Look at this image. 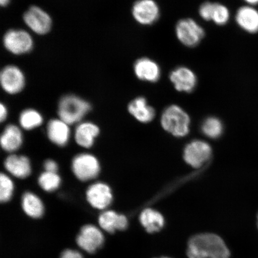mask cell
<instances>
[{"label":"cell","mask_w":258,"mask_h":258,"mask_svg":"<svg viewBox=\"0 0 258 258\" xmlns=\"http://www.w3.org/2000/svg\"><path fill=\"white\" fill-rule=\"evenodd\" d=\"M187 255L189 258H229L230 252L218 235L201 234L189 240Z\"/></svg>","instance_id":"obj_1"},{"label":"cell","mask_w":258,"mask_h":258,"mask_svg":"<svg viewBox=\"0 0 258 258\" xmlns=\"http://www.w3.org/2000/svg\"><path fill=\"white\" fill-rule=\"evenodd\" d=\"M91 109L89 102L73 95L64 96L60 100L58 114L68 124L79 122Z\"/></svg>","instance_id":"obj_2"},{"label":"cell","mask_w":258,"mask_h":258,"mask_svg":"<svg viewBox=\"0 0 258 258\" xmlns=\"http://www.w3.org/2000/svg\"><path fill=\"white\" fill-rule=\"evenodd\" d=\"M161 124L164 130L177 137L188 134L190 119L188 114L177 105H170L163 112Z\"/></svg>","instance_id":"obj_3"},{"label":"cell","mask_w":258,"mask_h":258,"mask_svg":"<svg viewBox=\"0 0 258 258\" xmlns=\"http://www.w3.org/2000/svg\"><path fill=\"white\" fill-rule=\"evenodd\" d=\"M175 33L180 43L188 47L198 46L205 35L204 29L190 18L182 19L177 22Z\"/></svg>","instance_id":"obj_4"},{"label":"cell","mask_w":258,"mask_h":258,"mask_svg":"<svg viewBox=\"0 0 258 258\" xmlns=\"http://www.w3.org/2000/svg\"><path fill=\"white\" fill-rule=\"evenodd\" d=\"M3 41L6 49L15 55L30 52L34 47V40L30 34L22 30H9Z\"/></svg>","instance_id":"obj_5"},{"label":"cell","mask_w":258,"mask_h":258,"mask_svg":"<svg viewBox=\"0 0 258 258\" xmlns=\"http://www.w3.org/2000/svg\"><path fill=\"white\" fill-rule=\"evenodd\" d=\"M72 169L77 178L82 181H88L99 175L100 164L93 155L81 154L73 159Z\"/></svg>","instance_id":"obj_6"},{"label":"cell","mask_w":258,"mask_h":258,"mask_svg":"<svg viewBox=\"0 0 258 258\" xmlns=\"http://www.w3.org/2000/svg\"><path fill=\"white\" fill-rule=\"evenodd\" d=\"M24 21L30 30L38 35H45L52 26V19L43 9L32 6L24 15Z\"/></svg>","instance_id":"obj_7"},{"label":"cell","mask_w":258,"mask_h":258,"mask_svg":"<svg viewBox=\"0 0 258 258\" xmlns=\"http://www.w3.org/2000/svg\"><path fill=\"white\" fill-rule=\"evenodd\" d=\"M25 77L22 71L15 66H6L0 74V83L4 91L11 95L17 94L24 89Z\"/></svg>","instance_id":"obj_8"},{"label":"cell","mask_w":258,"mask_h":258,"mask_svg":"<svg viewBox=\"0 0 258 258\" xmlns=\"http://www.w3.org/2000/svg\"><path fill=\"white\" fill-rule=\"evenodd\" d=\"M132 14L138 24L151 25L159 19L160 12L154 0H138L132 8Z\"/></svg>","instance_id":"obj_9"},{"label":"cell","mask_w":258,"mask_h":258,"mask_svg":"<svg viewBox=\"0 0 258 258\" xmlns=\"http://www.w3.org/2000/svg\"><path fill=\"white\" fill-rule=\"evenodd\" d=\"M78 246L89 253H93L102 246L104 237L101 230L93 225L83 226L76 239Z\"/></svg>","instance_id":"obj_10"},{"label":"cell","mask_w":258,"mask_h":258,"mask_svg":"<svg viewBox=\"0 0 258 258\" xmlns=\"http://www.w3.org/2000/svg\"><path fill=\"white\" fill-rule=\"evenodd\" d=\"M212 148L206 142L194 141L186 145L183 158L187 163L195 168H199L211 157Z\"/></svg>","instance_id":"obj_11"},{"label":"cell","mask_w":258,"mask_h":258,"mask_svg":"<svg viewBox=\"0 0 258 258\" xmlns=\"http://www.w3.org/2000/svg\"><path fill=\"white\" fill-rule=\"evenodd\" d=\"M169 79L177 91L190 93L196 88L198 77L192 71L186 67H179L170 73Z\"/></svg>","instance_id":"obj_12"},{"label":"cell","mask_w":258,"mask_h":258,"mask_svg":"<svg viewBox=\"0 0 258 258\" xmlns=\"http://www.w3.org/2000/svg\"><path fill=\"white\" fill-rule=\"evenodd\" d=\"M86 198L93 208L104 210L111 205L112 201L111 189L104 183H93L87 190Z\"/></svg>","instance_id":"obj_13"},{"label":"cell","mask_w":258,"mask_h":258,"mask_svg":"<svg viewBox=\"0 0 258 258\" xmlns=\"http://www.w3.org/2000/svg\"><path fill=\"white\" fill-rule=\"evenodd\" d=\"M135 76L143 82L155 83L160 78V68L156 62L148 57H142L135 62Z\"/></svg>","instance_id":"obj_14"},{"label":"cell","mask_w":258,"mask_h":258,"mask_svg":"<svg viewBox=\"0 0 258 258\" xmlns=\"http://www.w3.org/2000/svg\"><path fill=\"white\" fill-rule=\"evenodd\" d=\"M98 222L100 227L109 233L116 230H124L128 227V220L123 215L114 211H106L99 215Z\"/></svg>","instance_id":"obj_15"},{"label":"cell","mask_w":258,"mask_h":258,"mask_svg":"<svg viewBox=\"0 0 258 258\" xmlns=\"http://www.w3.org/2000/svg\"><path fill=\"white\" fill-rule=\"evenodd\" d=\"M69 124L60 119H54L48 122L47 135L49 140L58 146L63 147L70 140Z\"/></svg>","instance_id":"obj_16"},{"label":"cell","mask_w":258,"mask_h":258,"mask_svg":"<svg viewBox=\"0 0 258 258\" xmlns=\"http://www.w3.org/2000/svg\"><path fill=\"white\" fill-rule=\"evenodd\" d=\"M5 166L13 176L20 179L26 178L31 173L30 161L24 156L11 155L6 159Z\"/></svg>","instance_id":"obj_17"},{"label":"cell","mask_w":258,"mask_h":258,"mask_svg":"<svg viewBox=\"0 0 258 258\" xmlns=\"http://www.w3.org/2000/svg\"><path fill=\"white\" fill-rule=\"evenodd\" d=\"M235 20L239 27L249 33L258 32V12L250 6H244L238 10Z\"/></svg>","instance_id":"obj_18"},{"label":"cell","mask_w":258,"mask_h":258,"mask_svg":"<svg viewBox=\"0 0 258 258\" xmlns=\"http://www.w3.org/2000/svg\"><path fill=\"white\" fill-rule=\"evenodd\" d=\"M128 110L135 118L142 122L152 121L156 115L154 109L148 105L147 100L143 97H138L131 102Z\"/></svg>","instance_id":"obj_19"},{"label":"cell","mask_w":258,"mask_h":258,"mask_svg":"<svg viewBox=\"0 0 258 258\" xmlns=\"http://www.w3.org/2000/svg\"><path fill=\"white\" fill-rule=\"evenodd\" d=\"M99 134V128L92 122H85L80 124L75 131V140L80 146L90 148L94 144L95 139Z\"/></svg>","instance_id":"obj_20"},{"label":"cell","mask_w":258,"mask_h":258,"mask_svg":"<svg viewBox=\"0 0 258 258\" xmlns=\"http://www.w3.org/2000/svg\"><path fill=\"white\" fill-rule=\"evenodd\" d=\"M23 137L19 127L15 125H9L5 129L1 137L3 149L7 152L13 153L21 147Z\"/></svg>","instance_id":"obj_21"},{"label":"cell","mask_w":258,"mask_h":258,"mask_svg":"<svg viewBox=\"0 0 258 258\" xmlns=\"http://www.w3.org/2000/svg\"><path fill=\"white\" fill-rule=\"evenodd\" d=\"M140 221L145 230L150 233H156L164 225V219L160 212L152 209H146L142 212Z\"/></svg>","instance_id":"obj_22"},{"label":"cell","mask_w":258,"mask_h":258,"mask_svg":"<svg viewBox=\"0 0 258 258\" xmlns=\"http://www.w3.org/2000/svg\"><path fill=\"white\" fill-rule=\"evenodd\" d=\"M22 207L25 214L32 218H40L44 214L43 202L32 192L24 194L22 199Z\"/></svg>","instance_id":"obj_23"},{"label":"cell","mask_w":258,"mask_h":258,"mask_svg":"<svg viewBox=\"0 0 258 258\" xmlns=\"http://www.w3.org/2000/svg\"><path fill=\"white\" fill-rule=\"evenodd\" d=\"M19 121L21 126L26 130H31L42 124L43 117L40 113L35 109H28L21 113Z\"/></svg>","instance_id":"obj_24"},{"label":"cell","mask_w":258,"mask_h":258,"mask_svg":"<svg viewBox=\"0 0 258 258\" xmlns=\"http://www.w3.org/2000/svg\"><path fill=\"white\" fill-rule=\"evenodd\" d=\"M60 177L57 173L45 172L38 178V183L44 191L52 192L60 186Z\"/></svg>","instance_id":"obj_25"},{"label":"cell","mask_w":258,"mask_h":258,"mask_svg":"<svg viewBox=\"0 0 258 258\" xmlns=\"http://www.w3.org/2000/svg\"><path fill=\"white\" fill-rule=\"evenodd\" d=\"M202 131L208 137L216 139L222 135L223 126L219 119L215 117H209L203 122Z\"/></svg>","instance_id":"obj_26"},{"label":"cell","mask_w":258,"mask_h":258,"mask_svg":"<svg viewBox=\"0 0 258 258\" xmlns=\"http://www.w3.org/2000/svg\"><path fill=\"white\" fill-rule=\"evenodd\" d=\"M14 191V182L8 175L2 173L0 176V201L2 203L9 202Z\"/></svg>","instance_id":"obj_27"},{"label":"cell","mask_w":258,"mask_h":258,"mask_svg":"<svg viewBox=\"0 0 258 258\" xmlns=\"http://www.w3.org/2000/svg\"><path fill=\"white\" fill-rule=\"evenodd\" d=\"M230 14L228 9L220 3H214L211 21L215 24L224 25L230 19Z\"/></svg>","instance_id":"obj_28"},{"label":"cell","mask_w":258,"mask_h":258,"mask_svg":"<svg viewBox=\"0 0 258 258\" xmlns=\"http://www.w3.org/2000/svg\"><path fill=\"white\" fill-rule=\"evenodd\" d=\"M214 3L205 2L200 6L199 10V15L206 21H211Z\"/></svg>","instance_id":"obj_29"},{"label":"cell","mask_w":258,"mask_h":258,"mask_svg":"<svg viewBox=\"0 0 258 258\" xmlns=\"http://www.w3.org/2000/svg\"><path fill=\"white\" fill-rule=\"evenodd\" d=\"M44 167L46 172L57 173L58 166L55 161L52 160H47L45 161Z\"/></svg>","instance_id":"obj_30"},{"label":"cell","mask_w":258,"mask_h":258,"mask_svg":"<svg viewBox=\"0 0 258 258\" xmlns=\"http://www.w3.org/2000/svg\"><path fill=\"white\" fill-rule=\"evenodd\" d=\"M60 258H83L82 254L79 251L72 249L64 250Z\"/></svg>","instance_id":"obj_31"},{"label":"cell","mask_w":258,"mask_h":258,"mask_svg":"<svg viewBox=\"0 0 258 258\" xmlns=\"http://www.w3.org/2000/svg\"><path fill=\"white\" fill-rule=\"evenodd\" d=\"M8 115V109L6 108V106L2 104L1 108H0V119L1 121H5Z\"/></svg>","instance_id":"obj_32"},{"label":"cell","mask_w":258,"mask_h":258,"mask_svg":"<svg viewBox=\"0 0 258 258\" xmlns=\"http://www.w3.org/2000/svg\"><path fill=\"white\" fill-rule=\"evenodd\" d=\"M244 1L250 5H256L258 4V0H244Z\"/></svg>","instance_id":"obj_33"},{"label":"cell","mask_w":258,"mask_h":258,"mask_svg":"<svg viewBox=\"0 0 258 258\" xmlns=\"http://www.w3.org/2000/svg\"><path fill=\"white\" fill-rule=\"evenodd\" d=\"M10 2V0H0V5H1L3 7H6L9 5Z\"/></svg>","instance_id":"obj_34"},{"label":"cell","mask_w":258,"mask_h":258,"mask_svg":"<svg viewBox=\"0 0 258 258\" xmlns=\"http://www.w3.org/2000/svg\"><path fill=\"white\" fill-rule=\"evenodd\" d=\"M160 258H170V257H160Z\"/></svg>","instance_id":"obj_35"},{"label":"cell","mask_w":258,"mask_h":258,"mask_svg":"<svg viewBox=\"0 0 258 258\" xmlns=\"http://www.w3.org/2000/svg\"><path fill=\"white\" fill-rule=\"evenodd\" d=\"M257 225H258V216H257Z\"/></svg>","instance_id":"obj_36"}]
</instances>
